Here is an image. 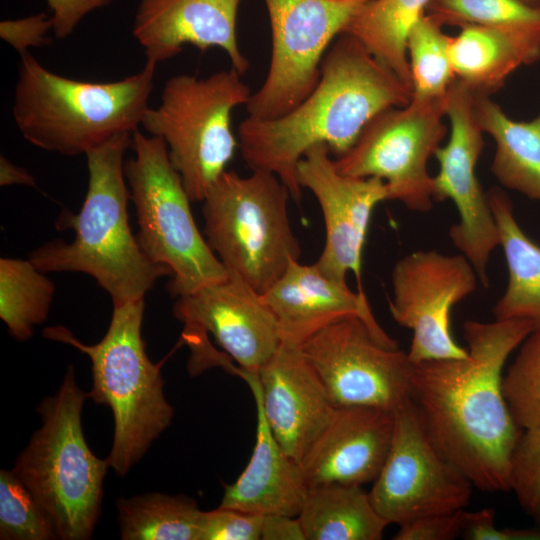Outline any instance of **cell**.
I'll return each mask as SVG.
<instances>
[{
	"instance_id": "obj_1",
	"label": "cell",
	"mask_w": 540,
	"mask_h": 540,
	"mask_svg": "<svg viewBox=\"0 0 540 540\" xmlns=\"http://www.w3.org/2000/svg\"><path fill=\"white\" fill-rule=\"evenodd\" d=\"M535 330L526 319L467 321L468 356L413 363L410 401L426 436L485 492L509 489V461L522 429L502 392V369Z\"/></svg>"
},
{
	"instance_id": "obj_2",
	"label": "cell",
	"mask_w": 540,
	"mask_h": 540,
	"mask_svg": "<svg viewBox=\"0 0 540 540\" xmlns=\"http://www.w3.org/2000/svg\"><path fill=\"white\" fill-rule=\"evenodd\" d=\"M412 89L354 36L342 33L321 62L314 90L294 109L274 119L247 117L238 127V147L251 170L276 175L300 201L297 165L316 144L336 157L354 144L381 111L407 105Z\"/></svg>"
},
{
	"instance_id": "obj_3",
	"label": "cell",
	"mask_w": 540,
	"mask_h": 540,
	"mask_svg": "<svg viewBox=\"0 0 540 540\" xmlns=\"http://www.w3.org/2000/svg\"><path fill=\"white\" fill-rule=\"evenodd\" d=\"M132 134L118 133L85 155L89 179L83 205L76 215L62 214L57 222L59 229H72L74 239L50 241L29 255L44 273L90 275L113 305L144 298L159 278L172 275L145 254L129 225L124 156Z\"/></svg>"
},
{
	"instance_id": "obj_4",
	"label": "cell",
	"mask_w": 540,
	"mask_h": 540,
	"mask_svg": "<svg viewBox=\"0 0 540 540\" xmlns=\"http://www.w3.org/2000/svg\"><path fill=\"white\" fill-rule=\"evenodd\" d=\"M157 64L113 82H88L45 68L20 55L12 114L32 145L65 156L87 154L114 135L133 133L149 108Z\"/></svg>"
},
{
	"instance_id": "obj_5",
	"label": "cell",
	"mask_w": 540,
	"mask_h": 540,
	"mask_svg": "<svg viewBox=\"0 0 540 540\" xmlns=\"http://www.w3.org/2000/svg\"><path fill=\"white\" fill-rule=\"evenodd\" d=\"M144 298L113 305L104 337L94 345L79 341L64 326L47 327L43 336L69 344L91 361L88 397L107 405L114 417V437L108 466L124 476L151 443L171 424L174 409L164 395L162 362L148 357L141 328Z\"/></svg>"
},
{
	"instance_id": "obj_6",
	"label": "cell",
	"mask_w": 540,
	"mask_h": 540,
	"mask_svg": "<svg viewBox=\"0 0 540 540\" xmlns=\"http://www.w3.org/2000/svg\"><path fill=\"white\" fill-rule=\"evenodd\" d=\"M87 398L69 366L58 391L38 406L41 426L11 469L50 515L63 540L91 538L109 467L90 450L82 431Z\"/></svg>"
},
{
	"instance_id": "obj_7",
	"label": "cell",
	"mask_w": 540,
	"mask_h": 540,
	"mask_svg": "<svg viewBox=\"0 0 540 540\" xmlns=\"http://www.w3.org/2000/svg\"><path fill=\"white\" fill-rule=\"evenodd\" d=\"M291 194L273 173L252 170L242 177L224 171L203 200L206 241L227 271L260 295L269 290L293 261L300 241L292 229Z\"/></svg>"
},
{
	"instance_id": "obj_8",
	"label": "cell",
	"mask_w": 540,
	"mask_h": 540,
	"mask_svg": "<svg viewBox=\"0 0 540 540\" xmlns=\"http://www.w3.org/2000/svg\"><path fill=\"white\" fill-rule=\"evenodd\" d=\"M131 148L135 156L125 162L124 173L136 210L137 239L153 262L171 270V296H185L225 278L228 271L195 223L191 199L165 142L137 129Z\"/></svg>"
},
{
	"instance_id": "obj_9",
	"label": "cell",
	"mask_w": 540,
	"mask_h": 540,
	"mask_svg": "<svg viewBox=\"0 0 540 540\" xmlns=\"http://www.w3.org/2000/svg\"><path fill=\"white\" fill-rule=\"evenodd\" d=\"M241 76L233 67L206 78L172 76L164 84L160 104L143 116L141 126L165 142L191 201L204 200L238 146L232 111L252 94Z\"/></svg>"
},
{
	"instance_id": "obj_10",
	"label": "cell",
	"mask_w": 540,
	"mask_h": 540,
	"mask_svg": "<svg viewBox=\"0 0 540 540\" xmlns=\"http://www.w3.org/2000/svg\"><path fill=\"white\" fill-rule=\"evenodd\" d=\"M446 95L415 99L375 115L354 144L333 159L336 170L360 178L384 181L388 200L428 212L433 207L434 181L427 162L445 138Z\"/></svg>"
},
{
	"instance_id": "obj_11",
	"label": "cell",
	"mask_w": 540,
	"mask_h": 540,
	"mask_svg": "<svg viewBox=\"0 0 540 540\" xmlns=\"http://www.w3.org/2000/svg\"><path fill=\"white\" fill-rule=\"evenodd\" d=\"M371 0H264L271 58L263 84L245 104L249 118H278L316 87L322 59L336 36Z\"/></svg>"
},
{
	"instance_id": "obj_12",
	"label": "cell",
	"mask_w": 540,
	"mask_h": 540,
	"mask_svg": "<svg viewBox=\"0 0 540 540\" xmlns=\"http://www.w3.org/2000/svg\"><path fill=\"white\" fill-rule=\"evenodd\" d=\"M301 349L336 408L395 411L410 400L413 363L408 354L383 344L357 316L331 323Z\"/></svg>"
},
{
	"instance_id": "obj_13",
	"label": "cell",
	"mask_w": 540,
	"mask_h": 540,
	"mask_svg": "<svg viewBox=\"0 0 540 540\" xmlns=\"http://www.w3.org/2000/svg\"><path fill=\"white\" fill-rule=\"evenodd\" d=\"M394 412L391 447L369 492L375 510L399 526L462 510L472 494L470 480L431 443L410 400Z\"/></svg>"
},
{
	"instance_id": "obj_14",
	"label": "cell",
	"mask_w": 540,
	"mask_h": 540,
	"mask_svg": "<svg viewBox=\"0 0 540 540\" xmlns=\"http://www.w3.org/2000/svg\"><path fill=\"white\" fill-rule=\"evenodd\" d=\"M446 116L451 131L447 144L434 153L439 163V171L433 177L434 200L451 199L455 204L459 221L451 226L450 239L487 288V265L492 251L499 246V233L488 193L476 176L484 132L476 117L474 91L457 78L446 94Z\"/></svg>"
},
{
	"instance_id": "obj_15",
	"label": "cell",
	"mask_w": 540,
	"mask_h": 540,
	"mask_svg": "<svg viewBox=\"0 0 540 540\" xmlns=\"http://www.w3.org/2000/svg\"><path fill=\"white\" fill-rule=\"evenodd\" d=\"M393 319L413 332L407 353L412 363L465 358L469 352L452 337V307L472 294L477 273L462 254L435 250L415 251L400 259L392 270Z\"/></svg>"
},
{
	"instance_id": "obj_16",
	"label": "cell",
	"mask_w": 540,
	"mask_h": 540,
	"mask_svg": "<svg viewBox=\"0 0 540 540\" xmlns=\"http://www.w3.org/2000/svg\"><path fill=\"white\" fill-rule=\"evenodd\" d=\"M173 315L184 325L181 344L211 334L242 370L257 372L282 343L276 317L261 295L229 271L225 278L176 298Z\"/></svg>"
},
{
	"instance_id": "obj_17",
	"label": "cell",
	"mask_w": 540,
	"mask_h": 540,
	"mask_svg": "<svg viewBox=\"0 0 540 540\" xmlns=\"http://www.w3.org/2000/svg\"><path fill=\"white\" fill-rule=\"evenodd\" d=\"M300 187L309 189L319 203L325 224V243L314 263L327 277L346 282L352 272L361 285L362 252L370 218L380 202L388 200L383 180L339 173L326 144L310 147L297 165Z\"/></svg>"
},
{
	"instance_id": "obj_18",
	"label": "cell",
	"mask_w": 540,
	"mask_h": 540,
	"mask_svg": "<svg viewBox=\"0 0 540 540\" xmlns=\"http://www.w3.org/2000/svg\"><path fill=\"white\" fill-rule=\"evenodd\" d=\"M238 376L258 395L283 451L301 464L336 410L301 346L282 342L257 372L240 369Z\"/></svg>"
},
{
	"instance_id": "obj_19",
	"label": "cell",
	"mask_w": 540,
	"mask_h": 540,
	"mask_svg": "<svg viewBox=\"0 0 540 540\" xmlns=\"http://www.w3.org/2000/svg\"><path fill=\"white\" fill-rule=\"evenodd\" d=\"M241 0H140L132 34L144 49L146 61H167L184 46L201 51L222 49L232 67L243 75L249 60L236 33Z\"/></svg>"
},
{
	"instance_id": "obj_20",
	"label": "cell",
	"mask_w": 540,
	"mask_h": 540,
	"mask_svg": "<svg viewBox=\"0 0 540 540\" xmlns=\"http://www.w3.org/2000/svg\"><path fill=\"white\" fill-rule=\"evenodd\" d=\"M395 412L374 406L336 408L300 466L308 487L374 482L389 453Z\"/></svg>"
},
{
	"instance_id": "obj_21",
	"label": "cell",
	"mask_w": 540,
	"mask_h": 540,
	"mask_svg": "<svg viewBox=\"0 0 540 540\" xmlns=\"http://www.w3.org/2000/svg\"><path fill=\"white\" fill-rule=\"evenodd\" d=\"M261 298L276 317L282 342L301 346L331 323L357 316L383 344L398 347L375 319L365 292L325 276L315 264L291 262Z\"/></svg>"
},
{
	"instance_id": "obj_22",
	"label": "cell",
	"mask_w": 540,
	"mask_h": 540,
	"mask_svg": "<svg viewBox=\"0 0 540 540\" xmlns=\"http://www.w3.org/2000/svg\"><path fill=\"white\" fill-rule=\"evenodd\" d=\"M252 394L257 414L254 450L237 480L224 485L219 506L261 515L297 517L309 487L300 464L283 451L273 436L258 395Z\"/></svg>"
},
{
	"instance_id": "obj_23",
	"label": "cell",
	"mask_w": 540,
	"mask_h": 540,
	"mask_svg": "<svg viewBox=\"0 0 540 540\" xmlns=\"http://www.w3.org/2000/svg\"><path fill=\"white\" fill-rule=\"evenodd\" d=\"M455 78L490 95L516 69L540 59V24L466 25L451 37Z\"/></svg>"
},
{
	"instance_id": "obj_24",
	"label": "cell",
	"mask_w": 540,
	"mask_h": 540,
	"mask_svg": "<svg viewBox=\"0 0 540 540\" xmlns=\"http://www.w3.org/2000/svg\"><path fill=\"white\" fill-rule=\"evenodd\" d=\"M488 193L508 268V284L493 308L495 320L526 319L540 329V246L518 224L511 200L499 188Z\"/></svg>"
},
{
	"instance_id": "obj_25",
	"label": "cell",
	"mask_w": 540,
	"mask_h": 540,
	"mask_svg": "<svg viewBox=\"0 0 540 540\" xmlns=\"http://www.w3.org/2000/svg\"><path fill=\"white\" fill-rule=\"evenodd\" d=\"M475 111L483 132L496 144L491 171L506 188L540 201V113L515 121L489 95L474 91Z\"/></svg>"
},
{
	"instance_id": "obj_26",
	"label": "cell",
	"mask_w": 540,
	"mask_h": 540,
	"mask_svg": "<svg viewBox=\"0 0 540 540\" xmlns=\"http://www.w3.org/2000/svg\"><path fill=\"white\" fill-rule=\"evenodd\" d=\"M297 518L305 540H379L389 525L354 484L309 487Z\"/></svg>"
},
{
	"instance_id": "obj_27",
	"label": "cell",
	"mask_w": 540,
	"mask_h": 540,
	"mask_svg": "<svg viewBox=\"0 0 540 540\" xmlns=\"http://www.w3.org/2000/svg\"><path fill=\"white\" fill-rule=\"evenodd\" d=\"M431 0H371L351 19L343 33L358 39L413 91L406 50L414 24Z\"/></svg>"
},
{
	"instance_id": "obj_28",
	"label": "cell",
	"mask_w": 540,
	"mask_h": 540,
	"mask_svg": "<svg viewBox=\"0 0 540 540\" xmlns=\"http://www.w3.org/2000/svg\"><path fill=\"white\" fill-rule=\"evenodd\" d=\"M116 508L123 540H199L203 511L187 496L147 493L119 498Z\"/></svg>"
},
{
	"instance_id": "obj_29",
	"label": "cell",
	"mask_w": 540,
	"mask_h": 540,
	"mask_svg": "<svg viewBox=\"0 0 540 540\" xmlns=\"http://www.w3.org/2000/svg\"><path fill=\"white\" fill-rule=\"evenodd\" d=\"M54 292V283L30 259H0V317L16 340H28L47 319Z\"/></svg>"
},
{
	"instance_id": "obj_30",
	"label": "cell",
	"mask_w": 540,
	"mask_h": 540,
	"mask_svg": "<svg viewBox=\"0 0 540 540\" xmlns=\"http://www.w3.org/2000/svg\"><path fill=\"white\" fill-rule=\"evenodd\" d=\"M437 20L423 15L407 37V56L415 99L444 97L455 75L450 57L451 37Z\"/></svg>"
},
{
	"instance_id": "obj_31",
	"label": "cell",
	"mask_w": 540,
	"mask_h": 540,
	"mask_svg": "<svg viewBox=\"0 0 540 540\" xmlns=\"http://www.w3.org/2000/svg\"><path fill=\"white\" fill-rule=\"evenodd\" d=\"M56 526L25 484L12 470L0 472V539H58Z\"/></svg>"
},
{
	"instance_id": "obj_32",
	"label": "cell",
	"mask_w": 540,
	"mask_h": 540,
	"mask_svg": "<svg viewBox=\"0 0 540 540\" xmlns=\"http://www.w3.org/2000/svg\"><path fill=\"white\" fill-rule=\"evenodd\" d=\"M501 385L517 426L522 430L540 427V329L521 343Z\"/></svg>"
},
{
	"instance_id": "obj_33",
	"label": "cell",
	"mask_w": 540,
	"mask_h": 540,
	"mask_svg": "<svg viewBox=\"0 0 540 540\" xmlns=\"http://www.w3.org/2000/svg\"><path fill=\"white\" fill-rule=\"evenodd\" d=\"M426 14L443 26L540 24V4L523 0H431Z\"/></svg>"
},
{
	"instance_id": "obj_34",
	"label": "cell",
	"mask_w": 540,
	"mask_h": 540,
	"mask_svg": "<svg viewBox=\"0 0 540 540\" xmlns=\"http://www.w3.org/2000/svg\"><path fill=\"white\" fill-rule=\"evenodd\" d=\"M509 489L540 527V427L522 430L509 461Z\"/></svg>"
},
{
	"instance_id": "obj_35",
	"label": "cell",
	"mask_w": 540,
	"mask_h": 540,
	"mask_svg": "<svg viewBox=\"0 0 540 540\" xmlns=\"http://www.w3.org/2000/svg\"><path fill=\"white\" fill-rule=\"evenodd\" d=\"M265 515L218 507L203 511L199 540H263Z\"/></svg>"
},
{
	"instance_id": "obj_36",
	"label": "cell",
	"mask_w": 540,
	"mask_h": 540,
	"mask_svg": "<svg viewBox=\"0 0 540 540\" xmlns=\"http://www.w3.org/2000/svg\"><path fill=\"white\" fill-rule=\"evenodd\" d=\"M51 30H53L51 16L43 12L0 22L1 39L20 55L28 52L29 48L48 45L51 42L48 32Z\"/></svg>"
},
{
	"instance_id": "obj_37",
	"label": "cell",
	"mask_w": 540,
	"mask_h": 540,
	"mask_svg": "<svg viewBox=\"0 0 540 540\" xmlns=\"http://www.w3.org/2000/svg\"><path fill=\"white\" fill-rule=\"evenodd\" d=\"M464 510L423 516L400 525L394 540H451L460 536Z\"/></svg>"
},
{
	"instance_id": "obj_38",
	"label": "cell",
	"mask_w": 540,
	"mask_h": 540,
	"mask_svg": "<svg viewBox=\"0 0 540 540\" xmlns=\"http://www.w3.org/2000/svg\"><path fill=\"white\" fill-rule=\"evenodd\" d=\"M495 514L492 508L464 511L460 536L469 540H540V527L498 529Z\"/></svg>"
},
{
	"instance_id": "obj_39",
	"label": "cell",
	"mask_w": 540,
	"mask_h": 540,
	"mask_svg": "<svg viewBox=\"0 0 540 540\" xmlns=\"http://www.w3.org/2000/svg\"><path fill=\"white\" fill-rule=\"evenodd\" d=\"M113 0H46L51 11L53 33L57 39L69 37L83 18Z\"/></svg>"
},
{
	"instance_id": "obj_40",
	"label": "cell",
	"mask_w": 540,
	"mask_h": 540,
	"mask_svg": "<svg viewBox=\"0 0 540 540\" xmlns=\"http://www.w3.org/2000/svg\"><path fill=\"white\" fill-rule=\"evenodd\" d=\"M21 184L36 186L34 177L23 167L17 166L3 155L0 158V185Z\"/></svg>"
},
{
	"instance_id": "obj_41",
	"label": "cell",
	"mask_w": 540,
	"mask_h": 540,
	"mask_svg": "<svg viewBox=\"0 0 540 540\" xmlns=\"http://www.w3.org/2000/svg\"><path fill=\"white\" fill-rule=\"evenodd\" d=\"M529 4H533V5H539L540 4V0H523Z\"/></svg>"
}]
</instances>
